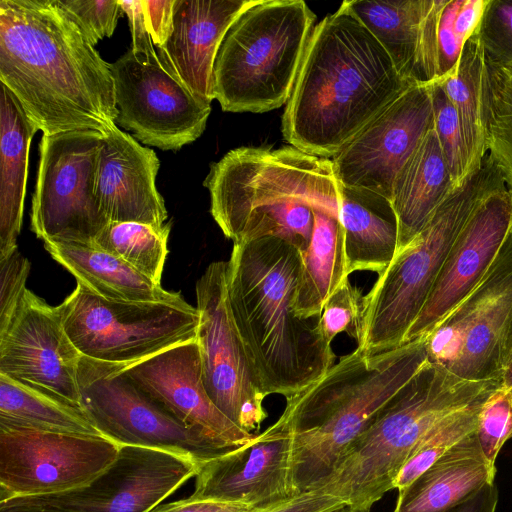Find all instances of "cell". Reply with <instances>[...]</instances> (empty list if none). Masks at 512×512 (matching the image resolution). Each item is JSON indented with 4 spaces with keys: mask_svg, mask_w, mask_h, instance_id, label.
<instances>
[{
    "mask_svg": "<svg viewBox=\"0 0 512 512\" xmlns=\"http://www.w3.org/2000/svg\"><path fill=\"white\" fill-rule=\"evenodd\" d=\"M0 512H16V511L9 510V509H0Z\"/></svg>",
    "mask_w": 512,
    "mask_h": 512,
    "instance_id": "cell-51",
    "label": "cell"
},
{
    "mask_svg": "<svg viewBox=\"0 0 512 512\" xmlns=\"http://www.w3.org/2000/svg\"><path fill=\"white\" fill-rule=\"evenodd\" d=\"M432 127V84L411 82L331 158L337 180L391 201L396 176Z\"/></svg>",
    "mask_w": 512,
    "mask_h": 512,
    "instance_id": "cell-17",
    "label": "cell"
},
{
    "mask_svg": "<svg viewBox=\"0 0 512 512\" xmlns=\"http://www.w3.org/2000/svg\"><path fill=\"white\" fill-rule=\"evenodd\" d=\"M0 425L102 436L82 408L0 374Z\"/></svg>",
    "mask_w": 512,
    "mask_h": 512,
    "instance_id": "cell-31",
    "label": "cell"
},
{
    "mask_svg": "<svg viewBox=\"0 0 512 512\" xmlns=\"http://www.w3.org/2000/svg\"><path fill=\"white\" fill-rule=\"evenodd\" d=\"M316 15L302 0H256L227 30L213 68L223 111L263 113L287 103Z\"/></svg>",
    "mask_w": 512,
    "mask_h": 512,
    "instance_id": "cell-7",
    "label": "cell"
},
{
    "mask_svg": "<svg viewBox=\"0 0 512 512\" xmlns=\"http://www.w3.org/2000/svg\"><path fill=\"white\" fill-rule=\"evenodd\" d=\"M120 4L129 20L132 35V45L130 49L138 55H143L146 57L157 56L158 54L156 47L146 27L142 0H120Z\"/></svg>",
    "mask_w": 512,
    "mask_h": 512,
    "instance_id": "cell-45",
    "label": "cell"
},
{
    "mask_svg": "<svg viewBox=\"0 0 512 512\" xmlns=\"http://www.w3.org/2000/svg\"><path fill=\"white\" fill-rule=\"evenodd\" d=\"M347 278L341 206L317 208L311 242L302 255L294 301L296 317H320L328 298Z\"/></svg>",
    "mask_w": 512,
    "mask_h": 512,
    "instance_id": "cell-29",
    "label": "cell"
},
{
    "mask_svg": "<svg viewBox=\"0 0 512 512\" xmlns=\"http://www.w3.org/2000/svg\"><path fill=\"white\" fill-rule=\"evenodd\" d=\"M103 136L93 129L42 135L30 221L43 242L92 244L110 223L95 195Z\"/></svg>",
    "mask_w": 512,
    "mask_h": 512,
    "instance_id": "cell-11",
    "label": "cell"
},
{
    "mask_svg": "<svg viewBox=\"0 0 512 512\" xmlns=\"http://www.w3.org/2000/svg\"><path fill=\"white\" fill-rule=\"evenodd\" d=\"M485 400L456 411L435 425L410 453L395 479L394 489L406 488L453 446L474 433Z\"/></svg>",
    "mask_w": 512,
    "mask_h": 512,
    "instance_id": "cell-36",
    "label": "cell"
},
{
    "mask_svg": "<svg viewBox=\"0 0 512 512\" xmlns=\"http://www.w3.org/2000/svg\"><path fill=\"white\" fill-rule=\"evenodd\" d=\"M497 502L498 491L495 483H492L445 512H496Z\"/></svg>",
    "mask_w": 512,
    "mask_h": 512,
    "instance_id": "cell-47",
    "label": "cell"
},
{
    "mask_svg": "<svg viewBox=\"0 0 512 512\" xmlns=\"http://www.w3.org/2000/svg\"><path fill=\"white\" fill-rule=\"evenodd\" d=\"M346 504L322 487L300 493L264 512H331Z\"/></svg>",
    "mask_w": 512,
    "mask_h": 512,
    "instance_id": "cell-44",
    "label": "cell"
},
{
    "mask_svg": "<svg viewBox=\"0 0 512 512\" xmlns=\"http://www.w3.org/2000/svg\"><path fill=\"white\" fill-rule=\"evenodd\" d=\"M502 184L499 170L486 155L481 167L446 197L422 231L395 255L364 296L359 352L375 355L404 344L471 211Z\"/></svg>",
    "mask_w": 512,
    "mask_h": 512,
    "instance_id": "cell-8",
    "label": "cell"
},
{
    "mask_svg": "<svg viewBox=\"0 0 512 512\" xmlns=\"http://www.w3.org/2000/svg\"><path fill=\"white\" fill-rule=\"evenodd\" d=\"M120 447L103 436L0 425V500L82 487L116 460Z\"/></svg>",
    "mask_w": 512,
    "mask_h": 512,
    "instance_id": "cell-15",
    "label": "cell"
},
{
    "mask_svg": "<svg viewBox=\"0 0 512 512\" xmlns=\"http://www.w3.org/2000/svg\"><path fill=\"white\" fill-rule=\"evenodd\" d=\"M81 357L57 307L26 289L7 328L0 332V374L82 408Z\"/></svg>",
    "mask_w": 512,
    "mask_h": 512,
    "instance_id": "cell-18",
    "label": "cell"
},
{
    "mask_svg": "<svg viewBox=\"0 0 512 512\" xmlns=\"http://www.w3.org/2000/svg\"><path fill=\"white\" fill-rule=\"evenodd\" d=\"M227 297L251 374L266 397L305 389L334 365L315 319L294 313L301 252L277 238L233 243Z\"/></svg>",
    "mask_w": 512,
    "mask_h": 512,
    "instance_id": "cell-3",
    "label": "cell"
},
{
    "mask_svg": "<svg viewBox=\"0 0 512 512\" xmlns=\"http://www.w3.org/2000/svg\"><path fill=\"white\" fill-rule=\"evenodd\" d=\"M124 370L176 419L225 446L235 448L256 435L233 423L209 397L202 379L196 339L124 364Z\"/></svg>",
    "mask_w": 512,
    "mask_h": 512,
    "instance_id": "cell-21",
    "label": "cell"
},
{
    "mask_svg": "<svg viewBox=\"0 0 512 512\" xmlns=\"http://www.w3.org/2000/svg\"><path fill=\"white\" fill-rule=\"evenodd\" d=\"M511 232L512 190L502 184L471 211L404 344L430 333L472 292Z\"/></svg>",
    "mask_w": 512,
    "mask_h": 512,
    "instance_id": "cell-19",
    "label": "cell"
},
{
    "mask_svg": "<svg viewBox=\"0 0 512 512\" xmlns=\"http://www.w3.org/2000/svg\"><path fill=\"white\" fill-rule=\"evenodd\" d=\"M425 0H346L340 7L353 15L381 44L398 73L412 72Z\"/></svg>",
    "mask_w": 512,
    "mask_h": 512,
    "instance_id": "cell-32",
    "label": "cell"
},
{
    "mask_svg": "<svg viewBox=\"0 0 512 512\" xmlns=\"http://www.w3.org/2000/svg\"><path fill=\"white\" fill-rule=\"evenodd\" d=\"M175 0H142L144 19L155 47L163 45L173 31Z\"/></svg>",
    "mask_w": 512,
    "mask_h": 512,
    "instance_id": "cell-43",
    "label": "cell"
},
{
    "mask_svg": "<svg viewBox=\"0 0 512 512\" xmlns=\"http://www.w3.org/2000/svg\"><path fill=\"white\" fill-rule=\"evenodd\" d=\"M331 512H362V511H359L357 509H354L348 505L344 506V507H341L339 509H336L334 511H331Z\"/></svg>",
    "mask_w": 512,
    "mask_h": 512,
    "instance_id": "cell-50",
    "label": "cell"
},
{
    "mask_svg": "<svg viewBox=\"0 0 512 512\" xmlns=\"http://www.w3.org/2000/svg\"><path fill=\"white\" fill-rule=\"evenodd\" d=\"M483 100L488 156L512 190V63L486 61Z\"/></svg>",
    "mask_w": 512,
    "mask_h": 512,
    "instance_id": "cell-35",
    "label": "cell"
},
{
    "mask_svg": "<svg viewBox=\"0 0 512 512\" xmlns=\"http://www.w3.org/2000/svg\"><path fill=\"white\" fill-rule=\"evenodd\" d=\"M411 82L374 36L339 7L311 33L282 116L283 137L331 159Z\"/></svg>",
    "mask_w": 512,
    "mask_h": 512,
    "instance_id": "cell-2",
    "label": "cell"
},
{
    "mask_svg": "<svg viewBox=\"0 0 512 512\" xmlns=\"http://www.w3.org/2000/svg\"><path fill=\"white\" fill-rule=\"evenodd\" d=\"M433 128L442 149L454 189L469 177L466 152L456 109L440 83L432 84Z\"/></svg>",
    "mask_w": 512,
    "mask_h": 512,
    "instance_id": "cell-37",
    "label": "cell"
},
{
    "mask_svg": "<svg viewBox=\"0 0 512 512\" xmlns=\"http://www.w3.org/2000/svg\"><path fill=\"white\" fill-rule=\"evenodd\" d=\"M427 361L425 337L375 355L355 349L286 398L276 422L291 436L296 494L321 488L330 479L380 409Z\"/></svg>",
    "mask_w": 512,
    "mask_h": 512,
    "instance_id": "cell-4",
    "label": "cell"
},
{
    "mask_svg": "<svg viewBox=\"0 0 512 512\" xmlns=\"http://www.w3.org/2000/svg\"><path fill=\"white\" fill-rule=\"evenodd\" d=\"M155 152L116 125L103 136L97 157L95 195L109 222H136L161 229L168 212L156 188Z\"/></svg>",
    "mask_w": 512,
    "mask_h": 512,
    "instance_id": "cell-22",
    "label": "cell"
},
{
    "mask_svg": "<svg viewBox=\"0 0 512 512\" xmlns=\"http://www.w3.org/2000/svg\"><path fill=\"white\" fill-rule=\"evenodd\" d=\"M256 0H175L173 31L157 48L165 69L194 96L211 104L213 68L222 40Z\"/></svg>",
    "mask_w": 512,
    "mask_h": 512,
    "instance_id": "cell-23",
    "label": "cell"
},
{
    "mask_svg": "<svg viewBox=\"0 0 512 512\" xmlns=\"http://www.w3.org/2000/svg\"><path fill=\"white\" fill-rule=\"evenodd\" d=\"M53 1L93 47L104 37L113 35L118 19L124 13L120 0Z\"/></svg>",
    "mask_w": 512,
    "mask_h": 512,
    "instance_id": "cell-40",
    "label": "cell"
},
{
    "mask_svg": "<svg viewBox=\"0 0 512 512\" xmlns=\"http://www.w3.org/2000/svg\"><path fill=\"white\" fill-rule=\"evenodd\" d=\"M119 110L116 122L140 142L179 150L204 132L211 104L194 96L163 66L158 55L129 49L110 64Z\"/></svg>",
    "mask_w": 512,
    "mask_h": 512,
    "instance_id": "cell-16",
    "label": "cell"
},
{
    "mask_svg": "<svg viewBox=\"0 0 512 512\" xmlns=\"http://www.w3.org/2000/svg\"><path fill=\"white\" fill-rule=\"evenodd\" d=\"M203 185L213 219L233 243L277 238L302 255L311 242L314 210L342 204L331 159L292 145L230 150L211 164Z\"/></svg>",
    "mask_w": 512,
    "mask_h": 512,
    "instance_id": "cell-5",
    "label": "cell"
},
{
    "mask_svg": "<svg viewBox=\"0 0 512 512\" xmlns=\"http://www.w3.org/2000/svg\"><path fill=\"white\" fill-rule=\"evenodd\" d=\"M30 267L18 248L0 260V332L7 328L27 289Z\"/></svg>",
    "mask_w": 512,
    "mask_h": 512,
    "instance_id": "cell-42",
    "label": "cell"
},
{
    "mask_svg": "<svg viewBox=\"0 0 512 512\" xmlns=\"http://www.w3.org/2000/svg\"><path fill=\"white\" fill-rule=\"evenodd\" d=\"M475 433L486 460L496 467L501 448L512 437V389L500 385L487 397Z\"/></svg>",
    "mask_w": 512,
    "mask_h": 512,
    "instance_id": "cell-39",
    "label": "cell"
},
{
    "mask_svg": "<svg viewBox=\"0 0 512 512\" xmlns=\"http://www.w3.org/2000/svg\"><path fill=\"white\" fill-rule=\"evenodd\" d=\"M171 223L161 229L136 222H110L92 243L161 285Z\"/></svg>",
    "mask_w": 512,
    "mask_h": 512,
    "instance_id": "cell-34",
    "label": "cell"
},
{
    "mask_svg": "<svg viewBox=\"0 0 512 512\" xmlns=\"http://www.w3.org/2000/svg\"><path fill=\"white\" fill-rule=\"evenodd\" d=\"M453 190L451 176L432 127L393 183L391 204L398 225L396 254L422 231Z\"/></svg>",
    "mask_w": 512,
    "mask_h": 512,
    "instance_id": "cell-25",
    "label": "cell"
},
{
    "mask_svg": "<svg viewBox=\"0 0 512 512\" xmlns=\"http://www.w3.org/2000/svg\"><path fill=\"white\" fill-rule=\"evenodd\" d=\"M149 512H253L247 506L212 500H191L190 498L158 505Z\"/></svg>",
    "mask_w": 512,
    "mask_h": 512,
    "instance_id": "cell-46",
    "label": "cell"
},
{
    "mask_svg": "<svg viewBox=\"0 0 512 512\" xmlns=\"http://www.w3.org/2000/svg\"><path fill=\"white\" fill-rule=\"evenodd\" d=\"M291 453L289 432L275 422L248 442L203 463L189 498L268 511L298 495L291 482Z\"/></svg>",
    "mask_w": 512,
    "mask_h": 512,
    "instance_id": "cell-20",
    "label": "cell"
},
{
    "mask_svg": "<svg viewBox=\"0 0 512 512\" xmlns=\"http://www.w3.org/2000/svg\"><path fill=\"white\" fill-rule=\"evenodd\" d=\"M502 385L508 389H512V357L505 365L502 375Z\"/></svg>",
    "mask_w": 512,
    "mask_h": 512,
    "instance_id": "cell-48",
    "label": "cell"
},
{
    "mask_svg": "<svg viewBox=\"0 0 512 512\" xmlns=\"http://www.w3.org/2000/svg\"><path fill=\"white\" fill-rule=\"evenodd\" d=\"M0 81L43 134L116 125L110 64L53 0L0 1Z\"/></svg>",
    "mask_w": 512,
    "mask_h": 512,
    "instance_id": "cell-1",
    "label": "cell"
},
{
    "mask_svg": "<svg viewBox=\"0 0 512 512\" xmlns=\"http://www.w3.org/2000/svg\"><path fill=\"white\" fill-rule=\"evenodd\" d=\"M200 465L181 455L148 447L121 446L116 460L90 483L65 492L0 500L16 512H149Z\"/></svg>",
    "mask_w": 512,
    "mask_h": 512,
    "instance_id": "cell-13",
    "label": "cell"
},
{
    "mask_svg": "<svg viewBox=\"0 0 512 512\" xmlns=\"http://www.w3.org/2000/svg\"><path fill=\"white\" fill-rule=\"evenodd\" d=\"M512 357V322L510 324V328L508 331L507 339H506V346H505V364L510 360Z\"/></svg>",
    "mask_w": 512,
    "mask_h": 512,
    "instance_id": "cell-49",
    "label": "cell"
},
{
    "mask_svg": "<svg viewBox=\"0 0 512 512\" xmlns=\"http://www.w3.org/2000/svg\"><path fill=\"white\" fill-rule=\"evenodd\" d=\"M78 385L83 411L103 437L120 446L161 449L200 466L233 449L176 419L126 374L124 364L82 356Z\"/></svg>",
    "mask_w": 512,
    "mask_h": 512,
    "instance_id": "cell-10",
    "label": "cell"
},
{
    "mask_svg": "<svg viewBox=\"0 0 512 512\" xmlns=\"http://www.w3.org/2000/svg\"><path fill=\"white\" fill-rule=\"evenodd\" d=\"M478 33L489 63H512V0H489Z\"/></svg>",
    "mask_w": 512,
    "mask_h": 512,
    "instance_id": "cell-41",
    "label": "cell"
},
{
    "mask_svg": "<svg viewBox=\"0 0 512 512\" xmlns=\"http://www.w3.org/2000/svg\"><path fill=\"white\" fill-rule=\"evenodd\" d=\"M461 0H425L419 26L412 79L440 83L455 70L466 42L456 30Z\"/></svg>",
    "mask_w": 512,
    "mask_h": 512,
    "instance_id": "cell-33",
    "label": "cell"
},
{
    "mask_svg": "<svg viewBox=\"0 0 512 512\" xmlns=\"http://www.w3.org/2000/svg\"><path fill=\"white\" fill-rule=\"evenodd\" d=\"M364 296L347 278L324 304L317 318L319 331L328 345L339 333L345 332L357 343L363 331Z\"/></svg>",
    "mask_w": 512,
    "mask_h": 512,
    "instance_id": "cell-38",
    "label": "cell"
},
{
    "mask_svg": "<svg viewBox=\"0 0 512 512\" xmlns=\"http://www.w3.org/2000/svg\"><path fill=\"white\" fill-rule=\"evenodd\" d=\"M512 322V232L472 292L425 337L428 360L460 378L502 381Z\"/></svg>",
    "mask_w": 512,
    "mask_h": 512,
    "instance_id": "cell-12",
    "label": "cell"
},
{
    "mask_svg": "<svg viewBox=\"0 0 512 512\" xmlns=\"http://www.w3.org/2000/svg\"><path fill=\"white\" fill-rule=\"evenodd\" d=\"M341 221L347 275L357 271L381 274L395 257L398 244L391 201L371 191L342 186Z\"/></svg>",
    "mask_w": 512,
    "mask_h": 512,
    "instance_id": "cell-27",
    "label": "cell"
},
{
    "mask_svg": "<svg viewBox=\"0 0 512 512\" xmlns=\"http://www.w3.org/2000/svg\"><path fill=\"white\" fill-rule=\"evenodd\" d=\"M51 257L98 296L118 301H176L168 292L121 259L93 244L44 242Z\"/></svg>",
    "mask_w": 512,
    "mask_h": 512,
    "instance_id": "cell-28",
    "label": "cell"
},
{
    "mask_svg": "<svg viewBox=\"0 0 512 512\" xmlns=\"http://www.w3.org/2000/svg\"><path fill=\"white\" fill-rule=\"evenodd\" d=\"M227 261L208 265L196 283L199 346L205 389L218 409L249 433L267 418L227 297ZM255 434V433H254Z\"/></svg>",
    "mask_w": 512,
    "mask_h": 512,
    "instance_id": "cell-14",
    "label": "cell"
},
{
    "mask_svg": "<svg viewBox=\"0 0 512 512\" xmlns=\"http://www.w3.org/2000/svg\"><path fill=\"white\" fill-rule=\"evenodd\" d=\"M500 385L460 378L428 360L380 409L322 488L346 505L370 512L394 489L410 453L435 425L485 400Z\"/></svg>",
    "mask_w": 512,
    "mask_h": 512,
    "instance_id": "cell-6",
    "label": "cell"
},
{
    "mask_svg": "<svg viewBox=\"0 0 512 512\" xmlns=\"http://www.w3.org/2000/svg\"><path fill=\"white\" fill-rule=\"evenodd\" d=\"M486 59L478 28L465 42L453 73L440 82L457 111L466 152V174L476 172L486 156L483 85Z\"/></svg>",
    "mask_w": 512,
    "mask_h": 512,
    "instance_id": "cell-30",
    "label": "cell"
},
{
    "mask_svg": "<svg viewBox=\"0 0 512 512\" xmlns=\"http://www.w3.org/2000/svg\"><path fill=\"white\" fill-rule=\"evenodd\" d=\"M71 342L82 356L130 364L195 340L196 307L176 301H118L81 283L56 306Z\"/></svg>",
    "mask_w": 512,
    "mask_h": 512,
    "instance_id": "cell-9",
    "label": "cell"
},
{
    "mask_svg": "<svg viewBox=\"0 0 512 512\" xmlns=\"http://www.w3.org/2000/svg\"><path fill=\"white\" fill-rule=\"evenodd\" d=\"M38 131L14 94L0 92V260L17 249L20 234L29 148Z\"/></svg>",
    "mask_w": 512,
    "mask_h": 512,
    "instance_id": "cell-26",
    "label": "cell"
},
{
    "mask_svg": "<svg viewBox=\"0 0 512 512\" xmlns=\"http://www.w3.org/2000/svg\"><path fill=\"white\" fill-rule=\"evenodd\" d=\"M495 475L474 432L398 491L393 512H445L495 483Z\"/></svg>",
    "mask_w": 512,
    "mask_h": 512,
    "instance_id": "cell-24",
    "label": "cell"
}]
</instances>
